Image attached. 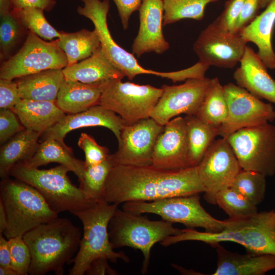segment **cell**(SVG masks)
<instances>
[{"instance_id":"obj_18","label":"cell","mask_w":275,"mask_h":275,"mask_svg":"<svg viewBox=\"0 0 275 275\" xmlns=\"http://www.w3.org/2000/svg\"><path fill=\"white\" fill-rule=\"evenodd\" d=\"M188 145L184 117L171 120L164 126L156 142L152 165L167 170H178L188 167Z\"/></svg>"},{"instance_id":"obj_15","label":"cell","mask_w":275,"mask_h":275,"mask_svg":"<svg viewBox=\"0 0 275 275\" xmlns=\"http://www.w3.org/2000/svg\"><path fill=\"white\" fill-rule=\"evenodd\" d=\"M246 46L239 33L227 30L215 19L200 33L193 49L203 64L232 68L240 62Z\"/></svg>"},{"instance_id":"obj_2","label":"cell","mask_w":275,"mask_h":275,"mask_svg":"<svg viewBox=\"0 0 275 275\" xmlns=\"http://www.w3.org/2000/svg\"><path fill=\"white\" fill-rule=\"evenodd\" d=\"M80 229L67 218H57L26 232L23 238L31 254L29 274L44 275L53 271L64 274V267L77 253Z\"/></svg>"},{"instance_id":"obj_50","label":"cell","mask_w":275,"mask_h":275,"mask_svg":"<svg viewBox=\"0 0 275 275\" xmlns=\"http://www.w3.org/2000/svg\"><path fill=\"white\" fill-rule=\"evenodd\" d=\"M11 9L10 0H0L1 16L11 12Z\"/></svg>"},{"instance_id":"obj_26","label":"cell","mask_w":275,"mask_h":275,"mask_svg":"<svg viewBox=\"0 0 275 275\" xmlns=\"http://www.w3.org/2000/svg\"><path fill=\"white\" fill-rule=\"evenodd\" d=\"M12 110L25 128L42 134L66 115L56 101L21 99Z\"/></svg>"},{"instance_id":"obj_17","label":"cell","mask_w":275,"mask_h":275,"mask_svg":"<svg viewBox=\"0 0 275 275\" xmlns=\"http://www.w3.org/2000/svg\"><path fill=\"white\" fill-rule=\"evenodd\" d=\"M164 126L151 118L125 125L121 132L118 150L112 154L115 164L152 165L154 146Z\"/></svg>"},{"instance_id":"obj_42","label":"cell","mask_w":275,"mask_h":275,"mask_svg":"<svg viewBox=\"0 0 275 275\" xmlns=\"http://www.w3.org/2000/svg\"><path fill=\"white\" fill-rule=\"evenodd\" d=\"M21 100L17 82L0 78V108L12 109Z\"/></svg>"},{"instance_id":"obj_24","label":"cell","mask_w":275,"mask_h":275,"mask_svg":"<svg viewBox=\"0 0 275 275\" xmlns=\"http://www.w3.org/2000/svg\"><path fill=\"white\" fill-rule=\"evenodd\" d=\"M65 79L86 84L113 79L125 76L109 59L101 46L89 58L62 69Z\"/></svg>"},{"instance_id":"obj_12","label":"cell","mask_w":275,"mask_h":275,"mask_svg":"<svg viewBox=\"0 0 275 275\" xmlns=\"http://www.w3.org/2000/svg\"><path fill=\"white\" fill-rule=\"evenodd\" d=\"M84 6L77 9L78 13L91 20L101 43V46L112 62L130 80L140 74H152L174 81L175 71L159 72L141 66L133 53L119 46L113 39L107 23L109 9L108 0H81Z\"/></svg>"},{"instance_id":"obj_33","label":"cell","mask_w":275,"mask_h":275,"mask_svg":"<svg viewBox=\"0 0 275 275\" xmlns=\"http://www.w3.org/2000/svg\"><path fill=\"white\" fill-rule=\"evenodd\" d=\"M115 165L112 154L104 161L94 166H86L79 187L88 199L97 202L103 199L106 182Z\"/></svg>"},{"instance_id":"obj_11","label":"cell","mask_w":275,"mask_h":275,"mask_svg":"<svg viewBox=\"0 0 275 275\" xmlns=\"http://www.w3.org/2000/svg\"><path fill=\"white\" fill-rule=\"evenodd\" d=\"M68 64L57 39L47 42L29 32L21 48L1 66L0 78L13 80L46 70L63 69Z\"/></svg>"},{"instance_id":"obj_51","label":"cell","mask_w":275,"mask_h":275,"mask_svg":"<svg viewBox=\"0 0 275 275\" xmlns=\"http://www.w3.org/2000/svg\"><path fill=\"white\" fill-rule=\"evenodd\" d=\"M1 275H19V273L11 267H1Z\"/></svg>"},{"instance_id":"obj_13","label":"cell","mask_w":275,"mask_h":275,"mask_svg":"<svg viewBox=\"0 0 275 275\" xmlns=\"http://www.w3.org/2000/svg\"><path fill=\"white\" fill-rule=\"evenodd\" d=\"M228 104L226 120L218 129V135L227 138L244 128L271 123L275 110L245 89L233 82L224 86Z\"/></svg>"},{"instance_id":"obj_39","label":"cell","mask_w":275,"mask_h":275,"mask_svg":"<svg viewBox=\"0 0 275 275\" xmlns=\"http://www.w3.org/2000/svg\"><path fill=\"white\" fill-rule=\"evenodd\" d=\"M11 252V267L19 275L29 274L31 263V254L22 237L8 239Z\"/></svg>"},{"instance_id":"obj_27","label":"cell","mask_w":275,"mask_h":275,"mask_svg":"<svg viewBox=\"0 0 275 275\" xmlns=\"http://www.w3.org/2000/svg\"><path fill=\"white\" fill-rule=\"evenodd\" d=\"M21 99L56 101L65 77L62 69H49L17 78Z\"/></svg>"},{"instance_id":"obj_44","label":"cell","mask_w":275,"mask_h":275,"mask_svg":"<svg viewBox=\"0 0 275 275\" xmlns=\"http://www.w3.org/2000/svg\"><path fill=\"white\" fill-rule=\"evenodd\" d=\"M260 8V0H245L241 11L233 30L234 33H238L258 15Z\"/></svg>"},{"instance_id":"obj_7","label":"cell","mask_w":275,"mask_h":275,"mask_svg":"<svg viewBox=\"0 0 275 275\" xmlns=\"http://www.w3.org/2000/svg\"><path fill=\"white\" fill-rule=\"evenodd\" d=\"M164 221H151L141 214H135L118 208L108 224V230L113 248L129 246L140 250L144 256L142 273L147 272L152 246L166 238L180 234L182 229Z\"/></svg>"},{"instance_id":"obj_45","label":"cell","mask_w":275,"mask_h":275,"mask_svg":"<svg viewBox=\"0 0 275 275\" xmlns=\"http://www.w3.org/2000/svg\"><path fill=\"white\" fill-rule=\"evenodd\" d=\"M119 13L122 26L126 30L129 25L130 16L139 10L142 0H113Z\"/></svg>"},{"instance_id":"obj_48","label":"cell","mask_w":275,"mask_h":275,"mask_svg":"<svg viewBox=\"0 0 275 275\" xmlns=\"http://www.w3.org/2000/svg\"><path fill=\"white\" fill-rule=\"evenodd\" d=\"M11 252L8 239L0 234V266L11 267Z\"/></svg>"},{"instance_id":"obj_23","label":"cell","mask_w":275,"mask_h":275,"mask_svg":"<svg viewBox=\"0 0 275 275\" xmlns=\"http://www.w3.org/2000/svg\"><path fill=\"white\" fill-rule=\"evenodd\" d=\"M275 24V0H271L265 10L239 34L246 42H252L258 47L257 54L266 68L275 69V52L272 36Z\"/></svg>"},{"instance_id":"obj_31","label":"cell","mask_w":275,"mask_h":275,"mask_svg":"<svg viewBox=\"0 0 275 275\" xmlns=\"http://www.w3.org/2000/svg\"><path fill=\"white\" fill-rule=\"evenodd\" d=\"M57 40L59 47L67 57L68 66L89 58L101 46L95 30L92 31L82 29L74 33L61 31Z\"/></svg>"},{"instance_id":"obj_8","label":"cell","mask_w":275,"mask_h":275,"mask_svg":"<svg viewBox=\"0 0 275 275\" xmlns=\"http://www.w3.org/2000/svg\"><path fill=\"white\" fill-rule=\"evenodd\" d=\"M122 208L135 214H155L172 223H180L189 228L201 227L208 232H218L224 229V221L214 218L202 207L199 194L151 202H127Z\"/></svg>"},{"instance_id":"obj_29","label":"cell","mask_w":275,"mask_h":275,"mask_svg":"<svg viewBox=\"0 0 275 275\" xmlns=\"http://www.w3.org/2000/svg\"><path fill=\"white\" fill-rule=\"evenodd\" d=\"M41 135L25 128L3 144L0 151V176L2 179L8 177L15 164L24 161L32 156Z\"/></svg>"},{"instance_id":"obj_38","label":"cell","mask_w":275,"mask_h":275,"mask_svg":"<svg viewBox=\"0 0 275 275\" xmlns=\"http://www.w3.org/2000/svg\"><path fill=\"white\" fill-rule=\"evenodd\" d=\"M22 28L12 11L1 16V57H7L17 44L21 37Z\"/></svg>"},{"instance_id":"obj_20","label":"cell","mask_w":275,"mask_h":275,"mask_svg":"<svg viewBox=\"0 0 275 275\" xmlns=\"http://www.w3.org/2000/svg\"><path fill=\"white\" fill-rule=\"evenodd\" d=\"M125 125L119 116L98 104L78 113L66 115L41 135L42 140L52 139L66 145L64 138L70 131L83 127L102 126L110 129L118 142Z\"/></svg>"},{"instance_id":"obj_21","label":"cell","mask_w":275,"mask_h":275,"mask_svg":"<svg viewBox=\"0 0 275 275\" xmlns=\"http://www.w3.org/2000/svg\"><path fill=\"white\" fill-rule=\"evenodd\" d=\"M239 63L233 74L236 84L257 98L275 104V80L267 72L257 53L246 46Z\"/></svg>"},{"instance_id":"obj_36","label":"cell","mask_w":275,"mask_h":275,"mask_svg":"<svg viewBox=\"0 0 275 275\" xmlns=\"http://www.w3.org/2000/svg\"><path fill=\"white\" fill-rule=\"evenodd\" d=\"M43 10L37 8H26L11 11L21 25L44 40L52 41L58 38L60 32L57 31L47 20Z\"/></svg>"},{"instance_id":"obj_28","label":"cell","mask_w":275,"mask_h":275,"mask_svg":"<svg viewBox=\"0 0 275 275\" xmlns=\"http://www.w3.org/2000/svg\"><path fill=\"white\" fill-rule=\"evenodd\" d=\"M22 162L34 168L49 163H58L73 172L79 181L83 178L86 169L85 162L74 157L69 147L52 139L42 140L32 156Z\"/></svg>"},{"instance_id":"obj_35","label":"cell","mask_w":275,"mask_h":275,"mask_svg":"<svg viewBox=\"0 0 275 275\" xmlns=\"http://www.w3.org/2000/svg\"><path fill=\"white\" fill-rule=\"evenodd\" d=\"M266 185V176L256 171L241 169L230 187L257 206L264 199Z\"/></svg>"},{"instance_id":"obj_47","label":"cell","mask_w":275,"mask_h":275,"mask_svg":"<svg viewBox=\"0 0 275 275\" xmlns=\"http://www.w3.org/2000/svg\"><path fill=\"white\" fill-rule=\"evenodd\" d=\"M107 259L98 258L95 259L90 265L86 272L88 275H116L117 271L109 265Z\"/></svg>"},{"instance_id":"obj_22","label":"cell","mask_w":275,"mask_h":275,"mask_svg":"<svg viewBox=\"0 0 275 275\" xmlns=\"http://www.w3.org/2000/svg\"><path fill=\"white\" fill-rule=\"evenodd\" d=\"M215 247L217 261L213 275H264L275 269V255L240 254L227 250L219 243Z\"/></svg>"},{"instance_id":"obj_9","label":"cell","mask_w":275,"mask_h":275,"mask_svg":"<svg viewBox=\"0 0 275 275\" xmlns=\"http://www.w3.org/2000/svg\"><path fill=\"white\" fill-rule=\"evenodd\" d=\"M162 91L149 85L111 80L102 93L99 105L118 114L126 125L131 124L150 118Z\"/></svg>"},{"instance_id":"obj_40","label":"cell","mask_w":275,"mask_h":275,"mask_svg":"<svg viewBox=\"0 0 275 275\" xmlns=\"http://www.w3.org/2000/svg\"><path fill=\"white\" fill-rule=\"evenodd\" d=\"M78 146L85 153L86 166H94L105 160L109 156L108 149L99 145L91 135L81 133Z\"/></svg>"},{"instance_id":"obj_25","label":"cell","mask_w":275,"mask_h":275,"mask_svg":"<svg viewBox=\"0 0 275 275\" xmlns=\"http://www.w3.org/2000/svg\"><path fill=\"white\" fill-rule=\"evenodd\" d=\"M108 81L86 84L65 80L56 102L62 111L68 114L85 111L99 104L102 93Z\"/></svg>"},{"instance_id":"obj_4","label":"cell","mask_w":275,"mask_h":275,"mask_svg":"<svg viewBox=\"0 0 275 275\" xmlns=\"http://www.w3.org/2000/svg\"><path fill=\"white\" fill-rule=\"evenodd\" d=\"M117 208L118 205L102 200L73 213L81 221L84 232L78 250L69 263H73L70 275L85 274L92 261L98 258H105L112 262L119 259L129 262L124 252L114 250L109 240L108 224Z\"/></svg>"},{"instance_id":"obj_1","label":"cell","mask_w":275,"mask_h":275,"mask_svg":"<svg viewBox=\"0 0 275 275\" xmlns=\"http://www.w3.org/2000/svg\"><path fill=\"white\" fill-rule=\"evenodd\" d=\"M205 191L197 167L167 170L153 165L115 164L107 179L103 199L118 205L130 201L151 202Z\"/></svg>"},{"instance_id":"obj_14","label":"cell","mask_w":275,"mask_h":275,"mask_svg":"<svg viewBox=\"0 0 275 275\" xmlns=\"http://www.w3.org/2000/svg\"><path fill=\"white\" fill-rule=\"evenodd\" d=\"M241 170L237 157L227 138L215 140L197 166L199 177L206 189L205 200L215 204L220 190L230 187Z\"/></svg>"},{"instance_id":"obj_46","label":"cell","mask_w":275,"mask_h":275,"mask_svg":"<svg viewBox=\"0 0 275 275\" xmlns=\"http://www.w3.org/2000/svg\"><path fill=\"white\" fill-rule=\"evenodd\" d=\"M11 10L26 8H37L49 11L55 5L54 0H10Z\"/></svg>"},{"instance_id":"obj_43","label":"cell","mask_w":275,"mask_h":275,"mask_svg":"<svg viewBox=\"0 0 275 275\" xmlns=\"http://www.w3.org/2000/svg\"><path fill=\"white\" fill-rule=\"evenodd\" d=\"M244 1L228 0L225 3L223 12L215 20L222 27L233 33Z\"/></svg>"},{"instance_id":"obj_52","label":"cell","mask_w":275,"mask_h":275,"mask_svg":"<svg viewBox=\"0 0 275 275\" xmlns=\"http://www.w3.org/2000/svg\"><path fill=\"white\" fill-rule=\"evenodd\" d=\"M271 0H260V8H265Z\"/></svg>"},{"instance_id":"obj_3","label":"cell","mask_w":275,"mask_h":275,"mask_svg":"<svg viewBox=\"0 0 275 275\" xmlns=\"http://www.w3.org/2000/svg\"><path fill=\"white\" fill-rule=\"evenodd\" d=\"M224 221V229L221 232H200L187 228L172 236V241L174 243L199 241L214 247L221 242L230 241L242 245L250 253L275 255V210L229 217Z\"/></svg>"},{"instance_id":"obj_30","label":"cell","mask_w":275,"mask_h":275,"mask_svg":"<svg viewBox=\"0 0 275 275\" xmlns=\"http://www.w3.org/2000/svg\"><path fill=\"white\" fill-rule=\"evenodd\" d=\"M188 145V167H197L205 152L218 136V128L211 126L196 115L185 117Z\"/></svg>"},{"instance_id":"obj_37","label":"cell","mask_w":275,"mask_h":275,"mask_svg":"<svg viewBox=\"0 0 275 275\" xmlns=\"http://www.w3.org/2000/svg\"><path fill=\"white\" fill-rule=\"evenodd\" d=\"M215 204L218 205L229 217H243L258 212L257 206L231 187L217 193Z\"/></svg>"},{"instance_id":"obj_49","label":"cell","mask_w":275,"mask_h":275,"mask_svg":"<svg viewBox=\"0 0 275 275\" xmlns=\"http://www.w3.org/2000/svg\"><path fill=\"white\" fill-rule=\"evenodd\" d=\"M7 227V217L3 202L0 200V234H2Z\"/></svg>"},{"instance_id":"obj_6","label":"cell","mask_w":275,"mask_h":275,"mask_svg":"<svg viewBox=\"0 0 275 275\" xmlns=\"http://www.w3.org/2000/svg\"><path fill=\"white\" fill-rule=\"evenodd\" d=\"M69 171L68 168L61 164L47 170H40L19 162L12 168L9 176L36 188L57 213L68 211L73 214L96 202L88 199L80 188L72 183L67 175Z\"/></svg>"},{"instance_id":"obj_5","label":"cell","mask_w":275,"mask_h":275,"mask_svg":"<svg viewBox=\"0 0 275 275\" xmlns=\"http://www.w3.org/2000/svg\"><path fill=\"white\" fill-rule=\"evenodd\" d=\"M0 196L7 217V227L3 233L7 239L23 237L59 217L36 188L17 179H3Z\"/></svg>"},{"instance_id":"obj_32","label":"cell","mask_w":275,"mask_h":275,"mask_svg":"<svg viewBox=\"0 0 275 275\" xmlns=\"http://www.w3.org/2000/svg\"><path fill=\"white\" fill-rule=\"evenodd\" d=\"M227 115L228 104L224 86L217 77L212 78L210 88L196 116L205 123L219 129Z\"/></svg>"},{"instance_id":"obj_19","label":"cell","mask_w":275,"mask_h":275,"mask_svg":"<svg viewBox=\"0 0 275 275\" xmlns=\"http://www.w3.org/2000/svg\"><path fill=\"white\" fill-rule=\"evenodd\" d=\"M139 11L140 27L132 45V52L140 57L148 52L162 54L170 47L162 32L163 0H142Z\"/></svg>"},{"instance_id":"obj_10","label":"cell","mask_w":275,"mask_h":275,"mask_svg":"<svg viewBox=\"0 0 275 275\" xmlns=\"http://www.w3.org/2000/svg\"><path fill=\"white\" fill-rule=\"evenodd\" d=\"M242 170L275 174V125L241 129L226 138Z\"/></svg>"},{"instance_id":"obj_16","label":"cell","mask_w":275,"mask_h":275,"mask_svg":"<svg viewBox=\"0 0 275 275\" xmlns=\"http://www.w3.org/2000/svg\"><path fill=\"white\" fill-rule=\"evenodd\" d=\"M212 78H189L181 85L162 86V94L150 118L164 126L173 118L184 114L196 115L211 85Z\"/></svg>"},{"instance_id":"obj_34","label":"cell","mask_w":275,"mask_h":275,"mask_svg":"<svg viewBox=\"0 0 275 275\" xmlns=\"http://www.w3.org/2000/svg\"><path fill=\"white\" fill-rule=\"evenodd\" d=\"M218 0H163V25L175 23L184 19L202 20L206 7Z\"/></svg>"},{"instance_id":"obj_41","label":"cell","mask_w":275,"mask_h":275,"mask_svg":"<svg viewBox=\"0 0 275 275\" xmlns=\"http://www.w3.org/2000/svg\"><path fill=\"white\" fill-rule=\"evenodd\" d=\"M18 118L11 109H0V143L3 145L16 134L25 129Z\"/></svg>"}]
</instances>
